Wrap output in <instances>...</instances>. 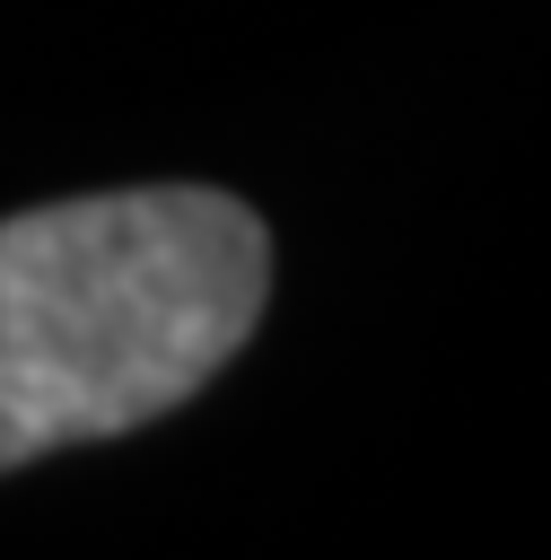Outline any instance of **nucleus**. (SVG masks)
Wrapping results in <instances>:
<instances>
[{
    "mask_svg": "<svg viewBox=\"0 0 551 560\" xmlns=\"http://www.w3.org/2000/svg\"><path fill=\"white\" fill-rule=\"evenodd\" d=\"M271 306V228L219 184L0 219V472L184 411Z\"/></svg>",
    "mask_w": 551,
    "mask_h": 560,
    "instance_id": "obj_1",
    "label": "nucleus"
}]
</instances>
